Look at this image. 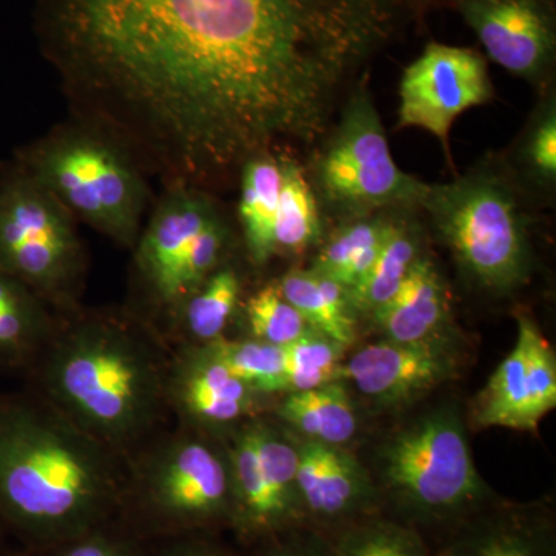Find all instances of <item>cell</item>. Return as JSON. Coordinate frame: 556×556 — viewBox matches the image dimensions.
<instances>
[{
  "instance_id": "6da1fadb",
  "label": "cell",
  "mask_w": 556,
  "mask_h": 556,
  "mask_svg": "<svg viewBox=\"0 0 556 556\" xmlns=\"http://www.w3.org/2000/svg\"><path fill=\"white\" fill-rule=\"evenodd\" d=\"M402 0H38L43 53L97 126L214 182L309 146L391 38Z\"/></svg>"
},
{
  "instance_id": "7a4b0ae2",
  "label": "cell",
  "mask_w": 556,
  "mask_h": 556,
  "mask_svg": "<svg viewBox=\"0 0 556 556\" xmlns=\"http://www.w3.org/2000/svg\"><path fill=\"white\" fill-rule=\"evenodd\" d=\"M127 460L38 393H0V522L36 554L118 521Z\"/></svg>"
},
{
  "instance_id": "3957f363",
  "label": "cell",
  "mask_w": 556,
  "mask_h": 556,
  "mask_svg": "<svg viewBox=\"0 0 556 556\" xmlns=\"http://www.w3.org/2000/svg\"><path fill=\"white\" fill-rule=\"evenodd\" d=\"M169 364L160 340L139 321L73 314L60 320L30 372L40 397L129 460L169 412Z\"/></svg>"
},
{
  "instance_id": "277c9868",
  "label": "cell",
  "mask_w": 556,
  "mask_h": 556,
  "mask_svg": "<svg viewBox=\"0 0 556 556\" xmlns=\"http://www.w3.org/2000/svg\"><path fill=\"white\" fill-rule=\"evenodd\" d=\"M123 519L149 541L211 535L230 525L228 453L199 431L155 437L127 460Z\"/></svg>"
},
{
  "instance_id": "5b68a950",
  "label": "cell",
  "mask_w": 556,
  "mask_h": 556,
  "mask_svg": "<svg viewBox=\"0 0 556 556\" xmlns=\"http://www.w3.org/2000/svg\"><path fill=\"white\" fill-rule=\"evenodd\" d=\"M137 156L97 126L68 127L21 153L17 164L49 189L73 217L134 248L148 204Z\"/></svg>"
},
{
  "instance_id": "8992f818",
  "label": "cell",
  "mask_w": 556,
  "mask_h": 556,
  "mask_svg": "<svg viewBox=\"0 0 556 556\" xmlns=\"http://www.w3.org/2000/svg\"><path fill=\"white\" fill-rule=\"evenodd\" d=\"M439 236L468 276L490 291L507 292L529 278L526 217L514 186L496 172L473 170L428 186L420 201Z\"/></svg>"
},
{
  "instance_id": "52a82bcc",
  "label": "cell",
  "mask_w": 556,
  "mask_h": 556,
  "mask_svg": "<svg viewBox=\"0 0 556 556\" xmlns=\"http://www.w3.org/2000/svg\"><path fill=\"white\" fill-rule=\"evenodd\" d=\"M388 496L405 525H459L481 511L489 490L466 430L452 412L431 413L399 431L382 453Z\"/></svg>"
},
{
  "instance_id": "ba28073f",
  "label": "cell",
  "mask_w": 556,
  "mask_h": 556,
  "mask_svg": "<svg viewBox=\"0 0 556 556\" xmlns=\"http://www.w3.org/2000/svg\"><path fill=\"white\" fill-rule=\"evenodd\" d=\"M0 270L75 313L86 274L76 218L17 163L0 169Z\"/></svg>"
},
{
  "instance_id": "9c48e42d",
  "label": "cell",
  "mask_w": 556,
  "mask_h": 556,
  "mask_svg": "<svg viewBox=\"0 0 556 556\" xmlns=\"http://www.w3.org/2000/svg\"><path fill=\"white\" fill-rule=\"evenodd\" d=\"M314 172L329 206L353 217H365L382 207L420 206L428 189L426 182L394 163L364 80L351 94L339 126L318 153Z\"/></svg>"
},
{
  "instance_id": "30bf717a",
  "label": "cell",
  "mask_w": 556,
  "mask_h": 556,
  "mask_svg": "<svg viewBox=\"0 0 556 556\" xmlns=\"http://www.w3.org/2000/svg\"><path fill=\"white\" fill-rule=\"evenodd\" d=\"M232 486L230 527L240 540L262 544L305 525L298 489V457L280 444L255 445L251 424L226 447Z\"/></svg>"
},
{
  "instance_id": "8fae6325",
  "label": "cell",
  "mask_w": 556,
  "mask_h": 556,
  "mask_svg": "<svg viewBox=\"0 0 556 556\" xmlns=\"http://www.w3.org/2000/svg\"><path fill=\"white\" fill-rule=\"evenodd\" d=\"M493 98L486 62L478 51L430 43L402 76L399 127L433 134L448 153V135L460 113Z\"/></svg>"
},
{
  "instance_id": "7c38bea8",
  "label": "cell",
  "mask_w": 556,
  "mask_h": 556,
  "mask_svg": "<svg viewBox=\"0 0 556 556\" xmlns=\"http://www.w3.org/2000/svg\"><path fill=\"white\" fill-rule=\"evenodd\" d=\"M457 7L496 64L532 83L547 75L556 49L547 0H457Z\"/></svg>"
},
{
  "instance_id": "4fadbf2b",
  "label": "cell",
  "mask_w": 556,
  "mask_h": 556,
  "mask_svg": "<svg viewBox=\"0 0 556 556\" xmlns=\"http://www.w3.org/2000/svg\"><path fill=\"white\" fill-rule=\"evenodd\" d=\"M217 217V208L199 186L175 179L139 233L138 274L150 299L163 311H169L175 276L189 248Z\"/></svg>"
},
{
  "instance_id": "5bb4252c",
  "label": "cell",
  "mask_w": 556,
  "mask_h": 556,
  "mask_svg": "<svg viewBox=\"0 0 556 556\" xmlns=\"http://www.w3.org/2000/svg\"><path fill=\"white\" fill-rule=\"evenodd\" d=\"M455 371L452 348L441 338L372 343L340 367L364 396L386 405L404 404L433 390Z\"/></svg>"
},
{
  "instance_id": "9a60e30c",
  "label": "cell",
  "mask_w": 556,
  "mask_h": 556,
  "mask_svg": "<svg viewBox=\"0 0 556 556\" xmlns=\"http://www.w3.org/2000/svg\"><path fill=\"white\" fill-rule=\"evenodd\" d=\"M257 396L204 346L189 345L170 357L167 405L190 430L240 422L252 415Z\"/></svg>"
},
{
  "instance_id": "2e32d148",
  "label": "cell",
  "mask_w": 556,
  "mask_h": 556,
  "mask_svg": "<svg viewBox=\"0 0 556 556\" xmlns=\"http://www.w3.org/2000/svg\"><path fill=\"white\" fill-rule=\"evenodd\" d=\"M298 486L305 521L334 529L375 515L378 493L353 456L336 445L299 442Z\"/></svg>"
},
{
  "instance_id": "e0dca14e",
  "label": "cell",
  "mask_w": 556,
  "mask_h": 556,
  "mask_svg": "<svg viewBox=\"0 0 556 556\" xmlns=\"http://www.w3.org/2000/svg\"><path fill=\"white\" fill-rule=\"evenodd\" d=\"M58 324L46 300L0 270V376L31 371Z\"/></svg>"
},
{
  "instance_id": "ac0fdd59",
  "label": "cell",
  "mask_w": 556,
  "mask_h": 556,
  "mask_svg": "<svg viewBox=\"0 0 556 556\" xmlns=\"http://www.w3.org/2000/svg\"><path fill=\"white\" fill-rule=\"evenodd\" d=\"M439 556H556L554 530L532 515L478 511L457 525Z\"/></svg>"
},
{
  "instance_id": "d6986e66",
  "label": "cell",
  "mask_w": 556,
  "mask_h": 556,
  "mask_svg": "<svg viewBox=\"0 0 556 556\" xmlns=\"http://www.w3.org/2000/svg\"><path fill=\"white\" fill-rule=\"evenodd\" d=\"M450 313L447 287L437 266L420 257L397 294L376 313L388 340L413 343L439 338Z\"/></svg>"
},
{
  "instance_id": "ffe728a7",
  "label": "cell",
  "mask_w": 556,
  "mask_h": 556,
  "mask_svg": "<svg viewBox=\"0 0 556 556\" xmlns=\"http://www.w3.org/2000/svg\"><path fill=\"white\" fill-rule=\"evenodd\" d=\"M240 219L249 258L265 265L273 255L274 229L281 189L280 159L274 153L254 156L241 167Z\"/></svg>"
},
{
  "instance_id": "44dd1931",
  "label": "cell",
  "mask_w": 556,
  "mask_h": 556,
  "mask_svg": "<svg viewBox=\"0 0 556 556\" xmlns=\"http://www.w3.org/2000/svg\"><path fill=\"white\" fill-rule=\"evenodd\" d=\"M475 422L481 427L535 431L540 420L533 412L532 388L527 376L526 348L517 339L514 350L496 368L477 399Z\"/></svg>"
},
{
  "instance_id": "7402d4cb",
  "label": "cell",
  "mask_w": 556,
  "mask_h": 556,
  "mask_svg": "<svg viewBox=\"0 0 556 556\" xmlns=\"http://www.w3.org/2000/svg\"><path fill=\"white\" fill-rule=\"evenodd\" d=\"M277 413L306 439L336 447L350 441L357 430L353 404L338 380L314 390L287 393Z\"/></svg>"
},
{
  "instance_id": "603a6c76",
  "label": "cell",
  "mask_w": 556,
  "mask_h": 556,
  "mask_svg": "<svg viewBox=\"0 0 556 556\" xmlns=\"http://www.w3.org/2000/svg\"><path fill=\"white\" fill-rule=\"evenodd\" d=\"M281 295L302 314L311 328L342 346L354 340L350 295L342 285L314 270L292 269L281 278Z\"/></svg>"
},
{
  "instance_id": "cb8c5ba5",
  "label": "cell",
  "mask_w": 556,
  "mask_h": 556,
  "mask_svg": "<svg viewBox=\"0 0 556 556\" xmlns=\"http://www.w3.org/2000/svg\"><path fill=\"white\" fill-rule=\"evenodd\" d=\"M391 222L365 218L350 223L321 249L314 273L338 281L348 292L364 281L380 254Z\"/></svg>"
},
{
  "instance_id": "d4e9b609",
  "label": "cell",
  "mask_w": 556,
  "mask_h": 556,
  "mask_svg": "<svg viewBox=\"0 0 556 556\" xmlns=\"http://www.w3.org/2000/svg\"><path fill=\"white\" fill-rule=\"evenodd\" d=\"M241 281L230 266H219L179 305L177 324L195 345L223 338L233 311L239 305Z\"/></svg>"
},
{
  "instance_id": "484cf974",
  "label": "cell",
  "mask_w": 556,
  "mask_h": 556,
  "mask_svg": "<svg viewBox=\"0 0 556 556\" xmlns=\"http://www.w3.org/2000/svg\"><path fill=\"white\" fill-rule=\"evenodd\" d=\"M420 258L419 241L407 226L391 222L378 260L358 287L348 292L351 305L375 316L397 294Z\"/></svg>"
},
{
  "instance_id": "4316f807",
  "label": "cell",
  "mask_w": 556,
  "mask_h": 556,
  "mask_svg": "<svg viewBox=\"0 0 556 556\" xmlns=\"http://www.w3.org/2000/svg\"><path fill=\"white\" fill-rule=\"evenodd\" d=\"M281 189L278 199L274 247L276 254L305 251L320 233L317 203L308 179L294 161L280 160Z\"/></svg>"
},
{
  "instance_id": "83f0119b",
  "label": "cell",
  "mask_w": 556,
  "mask_h": 556,
  "mask_svg": "<svg viewBox=\"0 0 556 556\" xmlns=\"http://www.w3.org/2000/svg\"><path fill=\"white\" fill-rule=\"evenodd\" d=\"M331 547L334 556H434L415 527L376 515L340 530Z\"/></svg>"
},
{
  "instance_id": "f1b7e54d",
  "label": "cell",
  "mask_w": 556,
  "mask_h": 556,
  "mask_svg": "<svg viewBox=\"0 0 556 556\" xmlns=\"http://www.w3.org/2000/svg\"><path fill=\"white\" fill-rule=\"evenodd\" d=\"M218 362L258 394L283 393L287 357L285 348L257 339L225 338L201 345Z\"/></svg>"
},
{
  "instance_id": "f546056e",
  "label": "cell",
  "mask_w": 556,
  "mask_h": 556,
  "mask_svg": "<svg viewBox=\"0 0 556 556\" xmlns=\"http://www.w3.org/2000/svg\"><path fill=\"white\" fill-rule=\"evenodd\" d=\"M342 348L314 328L291 345L285 346L287 368L283 393L314 390L338 380Z\"/></svg>"
},
{
  "instance_id": "4dcf8cb0",
  "label": "cell",
  "mask_w": 556,
  "mask_h": 556,
  "mask_svg": "<svg viewBox=\"0 0 556 556\" xmlns=\"http://www.w3.org/2000/svg\"><path fill=\"white\" fill-rule=\"evenodd\" d=\"M244 313L252 339L270 345H291L311 329L302 314L281 295L277 283L249 298Z\"/></svg>"
},
{
  "instance_id": "1f68e13d",
  "label": "cell",
  "mask_w": 556,
  "mask_h": 556,
  "mask_svg": "<svg viewBox=\"0 0 556 556\" xmlns=\"http://www.w3.org/2000/svg\"><path fill=\"white\" fill-rule=\"evenodd\" d=\"M228 229L222 218L212 219L203 232L197 237L188 254L175 276L172 287L169 311L172 316L177 313L179 305L203 283L215 269L219 268V260L225 252Z\"/></svg>"
},
{
  "instance_id": "d6a6232c",
  "label": "cell",
  "mask_w": 556,
  "mask_h": 556,
  "mask_svg": "<svg viewBox=\"0 0 556 556\" xmlns=\"http://www.w3.org/2000/svg\"><path fill=\"white\" fill-rule=\"evenodd\" d=\"M39 556H153L152 541L139 535L123 518L86 535L38 554Z\"/></svg>"
},
{
  "instance_id": "836d02e7",
  "label": "cell",
  "mask_w": 556,
  "mask_h": 556,
  "mask_svg": "<svg viewBox=\"0 0 556 556\" xmlns=\"http://www.w3.org/2000/svg\"><path fill=\"white\" fill-rule=\"evenodd\" d=\"M518 336L525 342L527 376L532 388L533 412L543 419L556 407V361L554 350L529 317L518 318Z\"/></svg>"
},
{
  "instance_id": "e575fe53",
  "label": "cell",
  "mask_w": 556,
  "mask_h": 556,
  "mask_svg": "<svg viewBox=\"0 0 556 556\" xmlns=\"http://www.w3.org/2000/svg\"><path fill=\"white\" fill-rule=\"evenodd\" d=\"M300 529L302 527L260 544L255 556H334L331 541Z\"/></svg>"
},
{
  "instance_id": "d590c367",
  "label": "cell",
  "mask_w": 556,
  "mask_h": 556,
  "mask_svg": "<svg viewBox=\"0 0 556 556\" xmlns=\"http://www.w3.org/2000/svg\"><path fill=\"white\" fill-rule=\"evenodd\" d=\"M527 156L533 169L551 181L556 175V118L555 109H548L529 139Z\"/></svg>"
},
{
  "instance_id": "8d00e7d4",
  "label": "cell",
  "mask_w": 556,
  "mask_h": 556,
  "mask_svg": "<svg viewBox=\"0 0 556 556\" xmlns=\"http://www.w3.org/2000/svg\"><path fill=\"white\" fill-rule=\"evenodd\" d=\"M153 556H233L208 535H189L156 541Z\"/></svg>"
}]
</instances>
